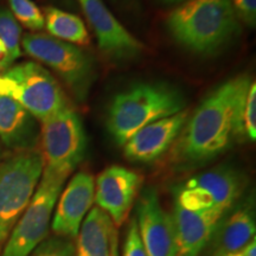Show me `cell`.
Wrapping results in <instances>:
<instances>
[{"label":"cell","mask_w":256,"mask_h":256,"mask_svg":"<svg viewBox=\"0 0 256 256\" xmlns=\"http://www.w3.org/2000/svg\"><path fill=\"white\" fill-rule=\"evenodd\" d=\"M252 84L248 75L223 82L202 101L172 145V159L183 166L200 165L243 140L242 113Z\"/></svg>","instance_id":"6da1fadb"},{"label":"cell","mask_w":256,"mask_h":256,"mask_svg":"<svg viewBox=\"0 0 256 256\" xmlns=\"http://www.w3.org/2000/svg\"><path fill=\"white\" fill-rule=\"evenodd\" d=\"M166 24L178 43L197 54L214 52L238 31L230 0H186L168 14Z\"/></svg>","instance_id":"7a4b0ae2"},{"label":"cell","mask_w":256,"mask_h":256,"mask_svg":"<svg viewBox=\"0 0 256 256\" xmlns=\"http://www.w3.org/2000/svg\"><path fill=\"white\" fill-rule=\"evenodd\" d=\"M183 94L168 83H138L118 94L108 110V132L119 145L146 124L184 110Z\"/></svg>","instance_id":"3957f363"},{"label":"cell","mask_w":256,"mask_h":256,"mask_svg":"<svg viewBox=\"0 0 256 256\" xmlns=\"http://www.w3.org/2000/svg\"><path fill=\"white\" fill-rule=\"evenodd\" d=\"M44 170L37 147L14 151L0 166V250L30 203Z\"/></svg>","instance_id":"277c9868"},{"label":"cell","mask_w":256,"mask_h":256,"mask_svg":"<svg viewBox=\"0 0 256 256\" xmlns=\"http://www.w3.org/2000/svg\"><path fill=\"white\" fill-rule=\"evenodd\" d=\"M0 95L14 98L40 122L72 106L56 78L34 62L0 72Z\"/></svg>","instance_id":"5b68a950"},{"label":"cell","mask_w":256,"mask_h":256,"mask_svg":"<svg viewBox=\"0 0 256 256\" xmlns=\"http://www.w3.org/2000/svg\"><path fill=\"white\" fill-rule=\"evenodd\" d=\"M40 136L44 171L68 178L87 153L88 138L82 118L69 106L42 121Z\"/></svg>","instance_id":"8992f818"},{"label":"cell","mask_w":256,"mask_h":256,"mask_svg":"<svg viewBox=\"0 0 256 256\" xmlns=\"http://www.w3.org/2000/svg\"><path fill=\"white\" fill-rule=\"evenodd\" d=\"M20 43L28 55L58 74L78 101L87 98L95 76L90 56L74 44L46 34H26Z\"/></svg>","instance_id":"52a82bcc"},{"label":"cell","mask_w":256,"mask_h":256,"mask_svg":"<svg viewBox=\"0 0 256 256\" xmlns=\"http://www.w3.org/2000/svg\"><path fill=\"white\" fill-rule=\"evenodd\" d=\"M66 177L44 171L24 214L5 243L2 256H28L46 238L52 212Z\"/></svg>","instance_id":"ba28073f"},{"label":"cell","mask_w":256,"mask_h":256,"mask_svg":"<svg viewBox=\"0 0 256 256\" xmlns=\"http://www.w3.org/2000/svg\"><path fill=\"white\" fill-rule=\"evenodd\" d=\"M142 185V176L124 166L112 165L98 174L94 202L110 217L116 229L126 222Z\"/></svg>","instance_id":"9c48e42d"},{"label":"cell","mask_w":256,"mask_h":256,"mask_svg":"<svg viewBox=\"0 0 256 256\" xmlns=\"http://www.w3.org/2000/svg\"><path fill=\"white\" fill-rule=\"evenodd\" d=\"M136 222L147 256H177L171 214L153 188H144L136 204Z\"/></svg>","instance_id":"30bf717a"},{"label":"cell","mask_w":256,"mask_h":256,"mask_svg":"<svg viewBox=\"0 0 256 256\" xmlns=\"http://www.w3.org/2000/svg\"><path fill=\"white\" fill-rule=\"evenodd\" d=\"M94 30L98 48L104 55L113 60L134 58L144 49L142 43L124 28L112 14L104 0H78Z\"/></svg>","instance_id":"8fae6325"},{"label":"cell","mask_w":256,"mask_h":256,"mask_svg":"<svg viewBox=\"0 0 256 256\" xmlns=\"http://www.w3.org/2000/svg\"><path fill=\"white\" fill-rule=\"evenodd\" d=\"M95 180L89 172H78L72 178L56 203L51 228L56 236L75 240L83 220L94 203Z\"/></svg>","instance_id":"7c38bea8"},{"label":"cell","mask_w":256,"mask_h":256,"mask_svg":"<svg viewBox=\"0 0 256 256\" xmlns=\"http://www.w3.org/2000/svg\"><path fill=\"white\" fill-rule=\"evenodd\" d=\"M188 118V110L146 124L124 145L127 159L136 162H152L171 148Z\"/></svg>","instance_id":"4fadbf2b"},{"label":"cell","mask_w":256,"mask_h":256,"mask_svg":"<svg viewBox=\"0 0 256 256\" xmlns=\"http://www.w3.org/2000/svg\"><path fill=\"white\" fill-rule=\"evenodd\" d=\"M226 211L212 208L203 211H188L174 202L171 212L174 229L177 256H200L209 244Z\"/></svg>","instance_id":"5bb4252c"},{"label":"cell","mask_w":256,"mask_h":256,"mask_svg":"<svg viewBox=\"0 0 256 256\" xmlns=\"http://www.w3.org/2000/svg\"><path fill=\"white\" fill-rule=\"evenodd\" d=\"M255 200L254 196H249L228 211L220 220L209 242L212 256H226L240 252L255 238Z\"/></svg>","instance_id":"9a60e30c"},{"label":"cell","mask_w":256,"mask_h":256,"mask_svg":"<svg viewBox=\"0 0 256 256\" xmlns=\"http://www.w3.org/2000/svg\"><path fill=\"white\" fill-rule=\"evenodd\" d=\"M38 136L34 118L14 98L0 95V142L19 151L36 147Z\"/></svg>","instance_id":"2e32d148"},{"label":"cell","mask_w":256,"mask_h":256,"mask_svg":"<svg viewBox=\"0 0 256 256\" xmlns=\"http://www.w3.org/2000/svg\"><path fill=\"white\" fill-rule=\"evenodd\" d=\"M244 185L246 179L238 170L232 166H218L190 178L184 186L208 191L212 196L216 208L228 212L241 198Z\"/></svg>","instance_id":"e0dca14e"},{"label":"cell","mask_w":256,"mask_h":256,"mask_svg":"<svg viewBox=\"0 0 256 256\" xmlns=\"http://www.w3.org/2000/svg\"><path fill=\"white\" fill-rule=\"evenodd\" d=\"M114 229L116 228L110 217L100 208H92L83 220L76 238V256H110Z\"/></svg>","instance_id":"ac0fdd59"},{"label":"cell","mask_w":256,"mask_h":256,"mask_svg":"<svg viewBox=\"0 0 256 256\" xmlns=\"http://www.w3.org/2000/svg\"><path fill=\"white\" fill-rule=\"evenodd\" d=\"M44 26L50 36L68 43L87 46L89 34L84 23L78 16L55 8L44 10Z\"/></svg>","instance_id":"d6986e66"},{"label":"cell","mask_w":256,"mask_h":256,"mask_svg":"<svg viewBox=\"0 0 256 256\" xmlns=\"http://www.w3.org/2000/svg\"><path fill=\"white\" fill-rule=\"evenodd\" d=\"M22 28L14 14L8 10H0V40L8 50L10 63L20 56Z\"/></svg>","instance_id":"ffe728a7"},{"label":"cell","mask_w":256,"mask_h":256,"mask_svg":"<svg viewBox=\"0 0 256 256\" xmlns=\"http://www.w3.org/2000/svg\"><path fill=\"white\" fill-rule=\"evenodd\" d=\"M10 8L16 20L31 31H40L44 28V16L31 0H8Z\"/></svg>","instance_id":"44dd1931"},{"label":"cell","mask_w":256,"mask_h":256,"mask_svg":"<svg viewBox=\"0 0 256 256\" xmlns=\"http://www.w3.org/2000/svg\"><path fill=\"white\" fill-rule=\"evenodd\" d=\"M176 203L188 211H203L216 208L212 196L200 188H180L177 191Z\"/></svg>","instance_id":"7402d4cb"},{"label":"cell","mask_w":256,"mask_h":256,"mask_svg":"<svg viewBox=\"0 0 256 256\" xmlns=\"http://www.w3.org/2000/svg\"><path fill=\"white\" fill-rule=\"evenodd\" d=\"M28 256H76V247L72 240L54 236L40 242Z\"/></svg>","instance_id":"603a6c76"},{"label":"cell","mask_w":256,"mask_h":256,"mask_svg":"<svg viewBox=\"0 0 256 256\" xmlns=\"http://www.w3.org/2000/svg\"><path fill=\"white\" fill-rule=\"evenodd\" d=\"M243 139L255 142L256 138V84L252 82L246 96L242 113Z\"/></svg>","instance_id":"cb8c5ba5"},{"label":"cell","mask_w":256,"mask_h":256,"mask_svg":"<svg viewBox=\"0 0 256 256\" xmlns=\"http://www.w3.org/2000/svg\"><path fill=\"white\" fill-rule=\"evenodd\" d=\"M122 256H147L145 248H144L142 238H140L139 228L136 217L128 223V228L126 230V238L124 242Z\"/></svg>","instance_id":"d4e9b609"},{"label":"cell","mask_w":256,"mask_h":256,"mask_svg":"<svg viewBox=\"0 0 256 256\" xmlns=\"http://www.w3.org/2000/svg\"><path fill=\"white\" fill-rule=\"evenodd\" d=\"M236 16L249 26L256 24V0H230Z\"/></svg>","instance_id":"484cf974"},{"label":"cell","mask_w":256,"mask_h":256,"mask_svg":"<svg viewBox=\"0 0 256 256\" xmlns=\"http://www.w3.org/2000/svg\"><path fill=\"white\" fill-rule=\"evenodd\" d=\"M110 256H120L119 254V234L118 229H114L110 238Z\"/></svg>","instance_id":"4316f807"},{"label":"cell","mask_w":256,"mask_h":256,"mask_svg":"<svg viewBox=\"0 0 256 256\" xmlns=\"http://www.w3.org/2000/svg\"><path fill=\"white\" fill-rule=\"evenodd\" d=\"M10 66H11V63H10L8 60V50H6V48L4 46V43L2 42V40H0V66H2V70H5L8 69Z\"/></svg>","instance_id":"83f0119b"},{"label":"cell","mask_w":256,"mask_h":256,"mask_svg":"<svg viewBox=\"0 0 256 256\" xmlns=\"http://www.w3.org/2000/svg\"><path fill=\"white\" fill-rule=\"evenodd\" d=\"M240 252H241L242 256H256V238L249 242Z\"/></svg>","instance_id":"f1b7e54d"},{"label":"cell","mask_w":256,"mask_h":256,"mask_svg":"<svg viewBox=\"0 0 256 256\" xmlns=\"http://www.w3.org/2000/svg\"><path fill=\"white\" fill-rule=\"evenodd\" d=\"M165 2H184V0H162Z\"/></svg>","instance_id":"f546056e"},{"label":"cell","mask_w":256,"mask_h":256,"mask_svg":"<svg viewBox=\"0 0 256 256\" xmlns=\"http://www.w3.org/2000/svg\"><path fill=\"white\" fill-rule=\"evenodd\" d=\"M2 159H4V156H2V148H0V166H2Z\"/></svg>","instance_id":"4dcf8cb0"},{"label":"cell","mask_w":256,"mask_h":256,"mask_svg":"<svg viewBox=\"0 0 256 256\" xmlns=\"http://www.w3.org/2000/svg\"><path fill=\"white\" fill-rule=\"evenodd\" d=\"M226 256H242L241 252H236V254H230V255H226Z\"/></svg>","instance_id":"1f68e13d"},{"label":"cell","mask_w":256,"mask_h":256,"mask_svg":"<svg viewBox=\"0 0 256 256\" xmlns=\"http://www.w3.org/2000/svg\"><path fill=\"white\" fill-rule=\"evenodd\" d=\"M4 72V70H2V66H0V72Z\"/></svg>","instance_id":"d6a6232c"}]
</instances>
